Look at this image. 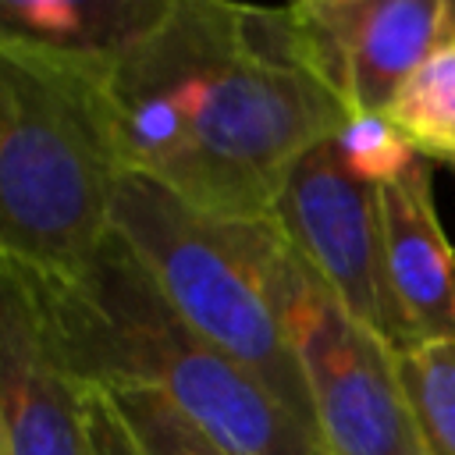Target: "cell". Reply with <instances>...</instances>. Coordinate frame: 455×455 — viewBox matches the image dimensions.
Here are the masks:
<instances>
[{"mask_svg":"<svg viewBox=\"0 0 455 455\" xmlns=\"http://www.w3.org/2000/svg\"><path fill=\"white\" fill-rule=\"evenodd\" d=\"M121 171L217 220H267L288 171L352 114L309 71L291 7L174 0L100 78Z\"/></svg>","mask_w":455,"mask_h":455,"instance_id":"6da1fadb","label":"cell"},{"mask_svg":"<svg viewBox=\"0 0 455 455\" xmlns=\"http://www.w3.org/2000/svg\"><path fill=\"white\" fill-rule=\"evenodd\" d=\"M21 274L82 387H153L231 455H327L245 366L178 316L114 231L71 274Z\"/></svg>","mask_w":455,"mask_h":455,"instance_id":"7a4b0ae2","label":"cell"},{"mask_svg":"<svg viewBox=\"0 0 455 455\" xmlns=\"http://www.w3.org/2000/svg\"><path fill=\"white\" fill-rule=\"evenodd\" d=\"M96 71L0 36V259L50 277L110 235L121 174Z\"/></svg>","mask_w":455,"mask_h":455,"instance_id":"3957f363","label":"cell"},{"mask_svg":"<svg viewBox=\"0 0 455 455\" xmlns=\"http://www.w3.org/2000/svg\"><path fill=\"white\" fill-rule=\"evenodd\" d=\"M110 231L139 256L160 295L192 331L245 366L316 434L299 359L228 220L206 217L135 171H121L110 199Z\"/></svg>","mask_w":455,"mask_h":455,"instance_id":"277c9868","label":"cell"},{"mask_svg":"<svg viewBox=\"0 0 455 455\" xmlns=\"http://www.w3.org/2000/svg\"><path fill=\"white\" fill-rule=\"evenodd\" d=\"M299 359L327 455H423L395 348L355 320L267 220H228Z\"/></svg>","mask_w":455,"mask_h":455,"instance_id":"5b68a950","label":"cell"},{"mask_svg":"<svg viewBox=\"0 0 455 455\" xmlns=\"http://www.w3.org/2000/svg\"><path fill=\"white\" fill-rule=\"evenodd\" d=\"M270 220L355 320L391 348L409 345L387 288L377 185L352 171L338 139L313 146L288 171Z\"/></svg>","mask_w":455,"mask_h":455,"instance_id":"8992f818","label":"cell"},{"mask_svg":"<svg viewBox=\"0 0 455 455\" xmlns=\"http://www.w3.org/2000/svg\"><path fill=\"white\" fill-rule=\"evenodd\" d=\"M309 71L352 117H384L402 82L448 36L444 0L291 4Z\"/></svg>","mask_w":455,"mask_h":455,"instance_id":"52a82bcc","label":"cell"},{"mask_svg":"<svg viewBox=\"0 0 455 455\" xmlns=\"http://www.w3.org/2000/svg\"><path fill=\"white\" fill-rule=\"evenodd\" d=\"M0 423L11 455H92L75 380L28 277L0 259Z\"/></svg>","mask_w":455,"mask_h":455,"instance_id":"ba28073f","label":"cell"},{"mask_svg":"<svg viewBox=\"0 0 455 455\" xmlns=\"http://www.w3.org/2000/svg\"><path fill=\"white\" fill-rule=\"evenodd\" d=\"M384 224V267L405 341H455V249L434 206V178L423 156L377 185Z\"/></svg>","mask_w":455,"mask_h":455,"instance_id":"9c48e42d","label":"cell"},{"mask_svg":"<svg viewBox=\"0 0 455 455\" xmlns=\"http://www.w3.org/2000/svg\"><path fill=\"white\" fill-rule=\"evenodd\" d=\"M174 0H0V36L107 75Z\"/></svg>","mask_w":455,"mask_h":455,"instance_id":"30bf717a","label":"cell"},{"mask_svg":"<svg viewBox=\"0 0 455 455\" xmlns=\"http://www.w3.org/2000/svg\"><path fill=\"white\" fill-rule=\"evenodd\" d=\"M384 121L416 156L455 167V32H448L402 82Z\"/></svg>","mask_w":455,"mask_h":455,"instance_id":"8fae6325","label":"cell"},{"mask_svg":"<svg viewBox=\"0 0 455 455\" xmlns=\"http://www.w3.org/2000/svg\"><path fill=\"white\" fill-rule=\"evenodd\" d=\"M395 366L423 455H455V341L395 348Z\"/></svg>","mask_w":455,"mask_h":455,"instance_id":"7c38bea8","label":"cell"},{"mask_svg":"<svg viewBox=\"0 0 455 455\" xmlns=\"http://www.w3.org/2000/svg\"><path fill=\"white\" fill-rule=\"evenodd\" d=\"M110 398L128 437L142 455H231L174 402L153 387H96Z\"/></svg>","mask_w":455,"mask_h":455,"instance_id":"4fadbf2b","label":"cell"},{"mask_svg":"<svg viewBox=\"0 0 455 455\" xmlns=\"http://www.w3.org/2000/svg\"><path fill=\"white\" fill-rule=\"evenodd\" d=\"M338 146L355 174H363L373 185H384L398 171H405L416 153L387 128L384 117H352L338 135Z\"/></svg>","mask_w":455,"mask_h":455,"instance_id":"5bb4252c","label":"cell"},{"mask_svg":"<svg viewBox=\"0 0 455 455\" xmlns=\"http://www.w3.org/2000/svg\"><path fill=\"white\" fill-rule=\"evenodd\" d=\"M85 419H89V448L92 455H142L128 437L121 416L114 412L110 398L96 387H85Z\"/></svg>","mask_w":455,"mask_h":455,"instance_id":"9a60e30c","label":"cell"},{"mask_svg":"<svg viewBox=\"0 0 455 455\" xmlns=\"http://www.w3.org/2000/svg\"><path fill=\"white\" fill-rule=\"evenodd\" d=\"M448 32H455V0H448Z\"/></svg>","mask_w":455,"mask_h":455,"instance_id":"2e32d148","label":"cell"},{"mask_svg":"<svg viewBox=\"0 0 455 455\" xmlns=\"http://www.w3.org/2000/svg\"><path fill=\"white\" fill-rule=\"evenodd\" d=\"M0 455H11V444H7V434H4V423H0Z\"/></svg>","mask_w":455,"mask_h":455,"instance_id":"e0dca14e","label":"cell"},{"mask_svg":"<svg viewBox=\"0 0 455 455\" xmlns=\"http://www.w3.org/2000/svg\"><path fill=\"white\" fill-rule=\"evenodd\" d=\"M451 171H455V167H451Z\"/></svg>","mask_w":455,"mask_h":455,"instance_id":"ac0fdd59","label":"cell"}]
</instances>
